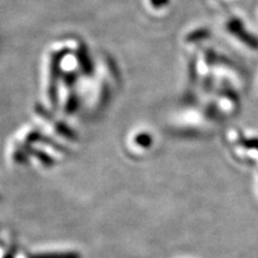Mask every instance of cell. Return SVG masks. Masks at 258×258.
Instances as JSON below:
<instances>
[{
	"label": "cell",
	"mask_w": 258,
	"mask_h": 258,
	"mask_svg": "<svg viewBox=\"0 0 258 258\" xmlns=\"http://www.w3.org/2000/svg\"><path fill=\"white\" fill-rule=\"evenodd\" d=\"M69 254H46V256H38L37 258H71Z\"/></svg>",
	"instance_id": "obj_1"
}]
</instances>
